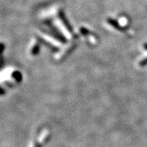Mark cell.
<instances>
[{
	"mask_svg": "<svg viewBox=\"0 0 147 147\" xmlns=\"http://www.w3.org/2000/svg\"><path fill=\"white\" fill-rule=\"evenodd\" d=\"M39 51H40L39 45H35V46L33 47V49H32V54L33 55H36L38 54Z\"/></svg>",
	"mask_w": 147,
	"mask_h": 147,
	"instance_id": "cell-4",
	"label": "cell"
},
{
	"mask_svg": "<svg viewBox=\"0 0 147 147\" xmlns=\"http://www.w3.org/2000/svg\"><path fill=\"white\" fill-rule=\"evenodd\" d=\"M59 17H60V19H61L62 22H63V24H64V26H66V28H67V30H68V31H69V32H73L72 27H71L70 25H69V23H68V22H67V18H66L65 16H64V14H63V12H62V11H60Z\"/></svg>",
	"mask_w": 147,
	"mask_h": 147,
	"instance_id": "cell-1",
	"label": "cell"
},
{
	"mask_svg": "<svg viewBox=\"0 0 147 147\" xmlns=\"http://www.w3.org/2000/svg\"><path fill=\"white\" fill-rule=\"evenodd\" d=\"M108 23L111 25V26H112L113 27H114V28H117V30H119V31H123V29H122V28L120 27V26L118 24V22H117V21L114 20H113V19H108Z\"/></svg>",
	"mask_w": 147,
	"mask_h": 147,
	"instance_id": "cell-3",
	"label": "cell"
},
{
	"mask_svg": "<svg viewBox=\"0 0 147 147\" xmlns=\"http://www.w3.org/2000/svg\"><path fill=\"white\" fill-rule=\"evenodd\" d=\"M80 32H82V33L83 34H84V35H86V34H88L89 33V32H88V30L85 29V28H81Z\"/></svg>",
	"mask_w": 147,
	"mask_h": 147,
	"instance_id": "cell-7",
	"label": "cell"
},
{
	"mask_svg": "<svg viewBox=\"0 0 147 147\" xmlns=\"http://www.w3.org/2000/svg\"><path fill=\"white\" fill-rule=\"evenodd\" d=\"M11 76H12V78H13L17 82H22V75L20 71L18 70L13 71V73H12V74H11Z\"/></svg>",
	"mask_w": 147,
	"mask_h": 147,
	"instance_id": "cell-2",
	"label": "cell"
},
{
	"mask_svg": "<svg viewBox=\"0 0 147 147\" xmlns=\"http://www.w3.org/2000/svg\"><path fill=\"white\" fill-rule=\"evenodd\" d=\"M5 46L4 43H0V55L2 54V52H4V50H5Z\"/></svg>",
	"mask_w": 147,
	"mask_h": 147,
	"instance_id": "cell-6",
	"label": "cell"
},
{
	"mask_svg": "<svg viewBox=\"0 0 147 147\" xmlns=\"http://www.w3.org/2000/svg\"><path fill=\"white\" fill-rule=\"evenodd\" d=\"M144 49H146V50H147V43H145V44L144 45Z\"/></svg>",
	"mask_w": 147,
	"mask_h": 147,
	"instance_id": "cell-9",
	"label": "cell"
},
{
	"mask_svg": "<svg viewBox=\"0 0 147 147\" xmlns=\"http://www.w3.org/2000/svg\"><path fill=\"white\" fill-rule=\"evenodd\" d=\"M35 147H41V146H40V145H37Z\"/></svg>",
	"mask_w": 147,
	"mask_h": 147,
	"instance_id": "cell-10",
	"label": "cell"
},
{
	"mask_svg": "<svg viewBox=\"0 0 147 147\" xmlns=\"http://www.w3.org/2000/svg\"><path fill=\"white\" fill-rule=\"evenodd\" d=\"M147 65V58H145V59H144L143 61H141L140 62V66H141V67H145V66Z\"/></svg>",
	"mask_w": 147,
	"mask_h": 147,
	"instance_id": "cell-5",
	"label": "cell"
},
{
	"mask_svg": "<svg viewBox=\"0 0 147 147\" xmlns=\"http://www.w3.org/2000/svg\"><path fill=\"white\" fill-rule=\"evenodd\" d=\"M5 94V90L0 87V96H4Z\"/></svg>",
	"mask_w": 147,
	"mask_h": 147,
	"instance_id": "cell-8",
	"label": "cell"
}]
</instances>
